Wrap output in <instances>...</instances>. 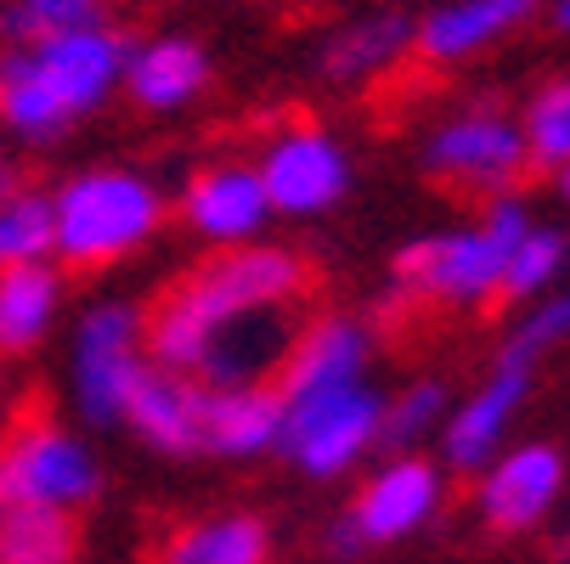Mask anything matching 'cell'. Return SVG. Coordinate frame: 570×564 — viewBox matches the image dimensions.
Returning <instances> with one entry per match:
<instances>
[{"label":"cell","mask_w":570,"mask_h":564,"mask_svg":"<svg viewBox=\"0 0 570 564\" xmlns=\"http://www.w3.org/2000/svg\"><path fill=\"white\" fill-rule=\"evenodd\" d=\"M305 288V260L294 249L277 244H243L209 266H198L193 277H181L165 299L141 316V345L153 350V367L170 373H198L209 345L249 321L261 310H283L294 305Z\"/></svg>","instance_id":"cell-1"},{"label":"cell","mask_w":570,"mask_h":564,"mask_svg":"<svg viewBox=\"0 0 570 564\" xmlns=\"http://www.w3.org/2000/svg\"><path fill=\"white\" fill-rule=\"evenodd\" d=\"M531 231V215L520 198H492L480 226L419 237L395 255V288L401 299H435V305H485L503 288V266L514 244Z\"/></svg>","instance_id":"cell-2"},{"label":"cell","mask_w":570,"mask_h":564,"mask_svg":"<svg viewBox=\"0 0 570 564\" xmlns=\"http://www.w3.org/2000/svg\"><path fill=\"white\" fill-rule=\"evenodd\" d=\"M165 220V198L136 170H86L51 198V255L73 271H102L136 255Z\"/></svg>","instance_id":"cell-3"},{"label":"cell","mask_w":570,"mask_h":564,"mask_svg":"<svg viewBox=\"0 0 570 564\" xmlns=\"http://www.w3.org/2000/svg\"><path fill=\"white\" fill-rule=\"evenodd\" d=\"M102 486L91 446L35 418L18 424L0 441V508H62L73 514L79 503H91Z\"/></svg>","instance_id":"cell-4"},{"label":"cell","mask_w":570,"mask_h":564,"mask_svg":"<svg viewBox=\"0 0 570 564\" xmlns=\"http://www.w3.org/2000/svg\"><path fill=\"white\" fill-rule=\"evenodd\" d=\"M424 170L463 198H514L531 158H525V136L514 119H503L492 108H474L430 136Z\"/></svg>","instance_id":"cell-5"},{"label":"cell","mask_w":570,"mask_h":564,"mask_svg":"<svg viewBox=\"0 0 570 564\" xmlns=\"http://www.w3.org/2000/svg\"><path fill=\"white\" fill-rule=\"evenodd\" d=\"M441 492H446V474H441L430 457L401 452V457H390V463L367 479V486L356 492L351 514L334 520L328 547H334L340 558H351V553H362V547L413 536V531H424V525L435 520Z\"/></svg>","instance_id":"cell-6"},{"label":"cell","mask_w":570,"mask_h":564,"mask_svg":"<svg viewBox=\"0 0 570 564\" xmlns=\"http://www.w3.org/2000/svg\"><path fill=\"white\" fill-rule=\"evenodd\" d=\"M141 310L97 305L73 334V400L91 424H119L125 395L141 373Z\"/></svg>","instance_id":"cell-7"},{"label":"cell","mask_w":570,"mask_h":564,"mask_svg":"<svg viewBox=\"0 0 570 564\" xmlns=\"http://www.w3.org/2000/svg\"><path fill=\"white\" fill-rule=\"evenodd\" d=\"M379 413H384V395L356 384L334 400H316V407H305V413H288L277 452H288L316 479H334L379 446Z\"/></svg>","instance_id":"cell-8"},{"label":"cell","mask_w":570,"mask_h":564,"mask_svg":"<svg viewBox=\"0 0 570 564\" xmlns=\"http://www.w3.org/2000/svg\"><path fill=\"white\" fill-rule=\"evenodd\" d=\"M261 187H266V204L272 215H322L334 209L351 187V158L334 136H322L311 125L299 130H283L255 165Z\"/></svg>","instance_id":"cell-9"},{"label":"cell","mask_w":570,"mask_h":564,"mask_svg":"<svg viewBox=\"0 0 570 564\" xmlns=\"http://www.w3.org/2000/svg\"><path fill=\"white\" fill-rule=\"evenodd\" d=\"M356 384H367V334L345 316H322L311 328H299L294 350L283 356V367L272 378L283 418L316 407V400H334Z\"/></svg>","instance_id":"cell-10"},{"label":"cell","mask_w":570,"mask_h":564,"mask_svg":"<svg viewBox=\"0 0 570 564\" xmlns=\"http://www.w3.org/2000/svg\"><path fill=\"white\" fill-rule=\"evenodd\" d=\"M559 492H564V452L548 441H525L480 468L474 508L498 536H520L553 514Z\"/></svg>","instance_id":"cell-11"},{"label":"cell","mask_w":570,"mask_h":564,"mask_svg":"<svg viewBox=\"0 0 570 564\" xmlns=\"http://www.w3.org/2000/svg\"><path fill=\"white\" fill-rule=\"evenodd\" d=\"M29 62L46 79V91L57 97V108L68 113V125H73L79 113H91L114 91V79H125V40L108 34L102 23L57 29V34L29 46Z\"/></svg>","instance_id":"cell-12"},{"label":"cell","mask_w":570,"mask_h":564,"mask_svg":"<svg viewBox=\"0 0 570 564\" xmlns=\"http://www.w3.org/2000/svg\"><path fill=\"white\" fill-rule=\"evenodd\" d=\"M119 424H130L153 452L165 457H198L204 452V384L193 373H170V367H141Z\"/></svg>","instance_id":"cell-13"},{"label":"cell","mask_w":570,"mask_h":564,"mask_svg":"<svg viewBox=\"0 0 570 564\" xmlns=\"http://www.w3.org/2000/svg\"><path fill=\"white\" fill-rule=\"evenodd\" d=\"M525 395H531V367L503 362L458 413H446V424H441V457H446V468L474 474V468L492 463L503 452V441H509L514 413L525 407Z\"/></svg>","instance_id":"cell-14"},{"label":"cell","mask_w":570,"mask_h":564,"mask_svg":"<svg viewBox=\"0 0 570 564\" xmlns=\"http://www.w3.org/2000/svg\"><path fill=\"white\" fill-rule=\"evenodd\" d=\"M181 215L198 237H209V244L243 249L266 231L272 204H266V187H261L255 165H220V170L193 176V187L181 198Z\"/></svg>","instance_id":"cell-15"},{"label":"cell","mask_w":570,"mask_h":564,"mask_svg":"<svg viewBox=\"0 0 570 564\" xmlns=\"http://www.w3.org/2000/svg\"><path fill=\"white\" fill-rule=\"evenodd\" d=\"M283 441V400L272 384H237L209 389L204 384V452L220 457H261Z\"/></svg>","instance_id":"cell-16"},{"label":"cell","mask_w":570,"mask_h":564,"mask_svg":"<svg viewBox=\"0 0 570 564\" xmlns=\"http://www.w3.org/2000/svg\"><path fill=\"white\" fill-rule=\"evenodd\" d=\"M531 7L537 0H452V7L430 12L424 23H413V40L430 62H458L514 34L531 18Z\"/></svg>","instance_id":"cell-17"},{"label":"cell","mask_w":570,"mask_h":564,"mask_svg":"<svg viewBox=\"0 0 570 564\" xmlns=\"http://www.w3.org/2000/svg\"><path fill=\"white\" fill-rule=\"evenodd\" d=\"M125 86L153 113L187 108L209 86V57L193 40H147V46L125 51Z\"/></svg>","instance_id":"cell-18"},{"label":"cell","mask_w":570,"mask_h":564,"mask_svg":"<svg viewBox=\"0 0 570 564\" xmlns=\"http://www.w3.org/2000/svg\"><path fill=\"white\" fill-rule=\"evenodd\" d=\"M406 46H413V23H406L401 12L356 18V23H345L328 46H322V73H328L334 86H356V79L384 73Z\"/></svg>","instance_id":"cell-19"},{"label":"cell","mask_w":570,"mask_h":564,"mask_svg":"<svg viewBox=\"0 0 570 564\" xmlns=\"http://www.w3.org/2000/svg\"><path fill=\"white\" fill-rule=\"evenodd\" d=\"M57 316V271L51 266H12L0 271V356H23L46 339Z\"/></svg>","instance_id":"cell-20"},{"label":"cell","mask_w":570,"mask_h":564,"mask_svg":"<svg viewBox=\"0 0 570 564\" xmlns=\"http://www.w3.org/2000/svg\"><path fill=\"white\" fill-rule=\"evenodd\" d=\"M266 558H272V536L255 514L193 520L165 547V564H266Z\"/></svg>","instance_id":"cell-21"},{"label":"cell","mask_w":570,"mask_h":564,"mask_svg":"<svg viewBox=\"0 0 570 564\" xmlns=\"http://www.w3.org/2000/svg\"><path fill=\"white\" fill-rule=\"evenodd\" d=\"M79 520L62 508H0V564H73Z\"/></svg>","instance_id":"cell-22"},{"label":"cell","mask_w":570,"mask_h":564,"mask_svg":"<svg viewBox=\"0 0 570 564\" xmlns=\"http://www.w3.org/2000/svg\"><path fill=\"white\" fill-rule=\"evenodd\" d=\"M446 424V384L441 378H419V384H406L395 400H384V413H379V446L384 452H413L424 435H435Z\"/></svg>","instance_id":"cell-23"},{"label":"cell","mask_w":570,"mask_h":564,"mask_svg":"<svg viewBox=\"0 0 570 564\" xmlns=\"http://www.w3.org/2000/svg\"><path fill=\"white\" fill-rule=\"evenodd\" d=\"M564 260H570V237L553 231V226H531L520 244H514L509 266H503V288H498V299H537V294L564 271Z\"/></svg>","instance_id":"cell-24"},{"label":"cell","mask_w":570,"mask_h":564,"mask_svg":"<svg viewBox=\"0 0 570 564\" xmlns=\"http://www.w3.org/2000/svg\"><path fill=\"white\" fill-rule=\"evenodd\" d=\"M51 255V198L18 192L0 204V271L12 266H46Z\"/></svg>","instance_id":"cell-25"},{"label":"cell","mask_w":570,"mask_h":564,"mask_svg":"<svg viewBox=\"0 0 570 564\" xmlns=\"http://www.w3.org/2000/svg\"><path fill=\"white\" fill-rule=\"evenodd\" d=\"M525 158L531 165H548V170H564L570 165V79H553L542 86L525 108Z\"/></svg>","instance_id":"cell-26"},{"label":"cell","mask_w":570,"mask_h":564,"mask_svg":"<svg viewBox=\"0 0 570 564\" xmlns=\"http://www.w3.org/2000/svg\"><path fill=\"white\" fill-rule=\"evenodd\" d=\"M559 345H570V288L553 294V299H537V305L520 316V328H514L503 362L531 367L537 356H548V350H559Z\"/></svg>","instance_id":"cell-27"},{"label":"cell","mask_w":570,"mask_h":564,"mask_svg":"<svg viewBox=\"0 0 570 564\" xmlns=\"http://www.w3.org/2000/svg\"><path fill=\"white\" fill-rule=\"evenodd\" d=\"M12 7L23 12V23L35 29V40H46V34H57V29H86V23H97L102 0H12Z\"/></svg>","instance_id":"cell-28"},{"label":"cell","mask_w":570,"mask_h":564,"mask_svg":"<svg viewBox=\"0 0 570 564\" xmlns=\"http://www.w3.org/2000/svg\"><path fill=\"white\" fill-rule=\"evenodd\" d=\"M18 192H23V187H18V176H12L7 165H0V204H7V198H18Z\"/></svg>","instance_id":"cell-29"},{"label":"cell","mask_w":570,"mask_h":564,"mask_svg":"<svg viewBox=\"0 0 570 564\" xmlns=\"http://www.w3.org/2000/svg\"><path fill=\"white\" fill-rule=\"evenodd\" d=\"M553 564H570V525L553 536Z\"/></svg>","instance_id":"cell-30"},{"label":"cell","mask_w":570,"mask_h":564,"mask_svg":"<svg viewBox=\"0 0 570 564\" xmlns=\"http://www.w3.org/2000/svg\"><path fill=\"white\" fill-rule=\"evenodd\" d=\"M553 18H559V29L570 34V0H559V7H553Z\"/></svg>","instance_id":"cell-31"},{"label":"cell","mask_w":570,"mask_h":564,"mask_svg":"<svg viewBox=\"0 0 570 564\" xmlns=\"http://www.w3.org/2000/svg\"><path fill=\"white\" fill-rule=\"evenodd\" d=\"M559 192H564V204H570V165L559 170Z\"/></svg>","instance_id":"cell-32"}]
</instances>
